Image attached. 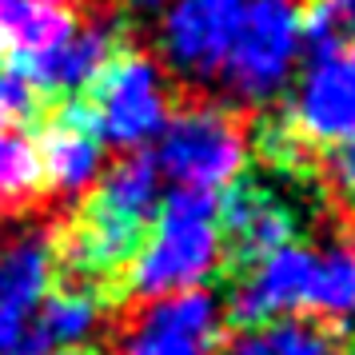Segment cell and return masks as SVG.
Masks as SVG:
<instances>
[{"mask_svg":"<svg viewBox=\"0 0 355 355\" xmlns=\"http://www.w3.org/2000/svg\"><path fill=\"white\" fill-rule=\"evenodd\" d=\"M220 236H224L227 259L252 263L284 243L300 240V208L288 192H279L268 180L240 176L232 188L216 196Z\"/></svg>","mask_w":355,"mask_h":355,"instance_id":"10","label":"cell"},{"mask_svg":"<svg viewBox=\"0 0 355 355\" xmlns=\"http://www.w3.org/2000/svg\"><path fill=\"white\" fill-rule=\"evenodd\" d=\"M76 0H0V52L28 72L76 28Z\"/></svg>","mask_w":355,"mask_h":355,"instance_id":"14","label":"cell"},{"mask_svg":"<svg viewBox=\"0 0 355 355\" xmlns=\"http://www.w3.org/2000/svg\"><path fill=\"white\" fill-rule=\"evenodd\" d=\"M295 148H339L355 136V49L311 56L291 80L288 104L275 116Z\"/></svg>","mask_w":355,"mask_h":355,"instance_id":"6","label":"cell"},{"mask_svg":"<svg viewBox=\"0 0 355 355\" xmlns=\"http://www.w3.org/2000/svg\"><path fill=\"white\" fill-rule=\"evenodd\" d=\"M227 248L220 236L216 196L172 192L160 200V211L148 227L140 252L132 256L124 284L136 300H168L184 291H208V284L224 272Z\"/></svg>","mask_w":355,"mask_h":355,"instance_id":"2","label":"cell"},{"mask_svg":"<svg viewBox=\"0 0 355 355\" xmlns=\"http://www.w3.org/2000/svg\"><path fill=\"white\" fill-rule=\"evenodd\" d=\"M304 52L307 44L300 0H243V17L220 84L236 104L268 108L291 88Z\"/></svg>","mask_w":355,"mask_h":355,"instance_id":"4","label":"cell"},{"mask_svg":"<svg viewBox=\"0 0 355 355\" xmlns=\"http://www.w3.org/2000/svg\"><path fill=\"white\" fill-rule=\"evenodd\" d=\"M331 355H355V352H331Z\"/></svg>","mask_w":355,"mask_h":355,"instance_id":"24","label":"cell"},{"mask_svg":"<svg viewBox=\"0 0 355 355\" xmlns=\"http://www.w3.org/2000/svg\"><path fill=\"white\" fill-rule=\"evenodd\" d=\"M76 108L100 136V144L132 156L156 144V136L164 132L172 116V84L156 56L140 49H120L84 88V100H76Z\"/></svg>","mask_w":355,"mask_h":355,"instance_id":"3","label":"cell"},{"mask_svg":"<svg viewBox=\"0 0 355 355\" xmlns=\"http://www.w3.org/2000/svg\"><path fill=\"white\" fill-rule=\"evenodd\" d=\"M12 64V60H4V52H0V72H4V68Z\"/></svg>","mask_w":355,"mask_h":355,"instance_id":"23","label":"cell"},{"mask_svg":"<svg viewBox=\"0 0 355 355\" xmlns=\"http://www.w3.org/2000/svg\"><path fill=\"white\" fill-rule=\"evenodd\" d=\"M311 268H315V248L304 240L284 243L268 256L243 263L224 304V315L240 327L307 315Z\"/></svg>","mask_w":355,"mask_h":355,"instance_id":"9","label":"cell"},{"mask_svg":"<svg viewBox=\"0 0 355 355\" xmlns=\"http://www.w3.org/2000/svg\"><path fill=\"white\" fill-rule=\"evenodd\" d=\"M224 300L216 291H184L144 304L120 336V355H220Z\"/></svg>","mask_w":355,"mask_h":355,"instance_id":"8","label":"cell"},{"mask_svg":"<svg viewBox=\"0 0 355 355\" xmlns=\"http://www.w3.org/2000/svg\"><path fill=\"white\" fill-rule=\"evenodd\" d=\"M243 17V0H168L160 12V56L176 76L220 80Z\"/></svg>","mask_w":355,"mask_h":355,"instance_id":"7","label":"cell"},{"mask_svg":"<svg viewBox=\"0 0 355 355\" xmlns=\"http://www.w3.org/2000/svg\"><path fill=\"white\" fill-rule=\"evenodd\" d=\"M327 172H331V188H336V196L355 211V136L347 140V144L331 148Z\"/></svg>","mask_w":355,"mask_h":355,"instance_id":"20","label":"cell"},{"mask_svg":"<svg viewBox=\"0 0 355 355\" xmlns=\"http://www.w3.org/2000/svg\"><path fill=\"white\" fill-rule=\"evenodd\" d=\"M160 200L164 180L152 156L132 152L112 164L80 204V216L72 220L68 236L56 243V256L60 263H68L76 284L96 291L100 284L128 272L132 256L140 252L148 227L160 211Z\"/></svg>","mask_w":355,"mask_h":355,"instance_id":"1","label":"cell"},{"mask_svg":"<svg viewBox=\"0 0 355 355\" xmlns=\"http://www.w3.org/2000/svg\"><path fill=\"white\" fill-rule=\"evenodd\" d=\"M120 49H124L120 44V28L112 20H88V24H76L64 44L56 52H49L40 64H33L24 76L33 80L36 96L80 100L84 88L96 80L100 68L108 64Z\"/></svg>","mask_w":355,"mask_h":355,"instance_id":"13","label":"cell"},{"mask_svg":"<svg viewBox=\"0 0 355 355\" xmlns=\"http://www.w3.org/2000/svg\"><path fill=\"white\" fill-rule=\"evenodd\" d=\"M60 256L44 227H24L0 243V355H12L28 339L36 307L52 291Z\"/></svg>","mask_w":355,"mask_h":355,"instance_id":"11","label":"cell"},{"mask_svg":"<svg viewBox=\"0 0 355 355\" xmlns=\"http://www.w3.org/2000/svg\"><path fill=\"white\" fill-rule=\"evenodd\" d=\"M104 304L100 291L84 288V284H68V288H52L44 304L36 307L28 339L17 352L24 355H56V352H76L84 339L100 327Z\"/></svg>","mask_w":355,"mask_h":355,"instance_id":"15","label":"cell"},{"mask_svg":"<svg viewBox=\"0 0 355 355\" xmlns=\"http://www.w3.org/2000/svg\"><path fill=\"white\" fill-rule=\"evenodd\" d=\"M56 355H104V352H84V347H76V352H56Z\"/></svg>","mask_w":355,"mask_h":355,"instance_id":"22","label":"cell"},{"mask_svg":"<svg viewBox=\"0 0 355 355\" xmlns=\"http://www.w3.org/2000/svg\"><path fill=\"white\" fill-rule=\"evenodd\" d=\"M252 140L236 116L220 104L172 108L164 132L156 136V172L172 188L220 196L243 176Z\"/></svg>","mask_w":355,"mask_h":355,"instance_id":"5","label":"cell"},{"mask_svg":"<svg viewBox=\"0 0 355 355\" xmlns=\"http://www.w3.org/2000/svg\"><path fill=\"white\" fill-rule=\"evenodd\" d=\"M331 352L336 347H331L327 327L315 320H307V315L240 327L220 347V355H331Z\"/></svg>","mask_w":355,"mask_h":355,"instance_id":"17","label":"cell"},{"mask_svg":"<svg viewBox=\"0 0 355 355\" xmlns=\"http://www.w3.org/2000/svg\"><path fill=\"white\" fill-rule=\"evenodd\" d=\"M40 188L36 144L20 132V124L0 120V208H12Z\"/></svg>","mask_w":355,"mask_h":355,"instance_id":"18","label":"cell"},{"mask_svg":"<svg viewBox=\"0 0 355 355\" xmlns=\"http://www.w3.org/2000/svg\"><path fill=\"white\" fill-rule=\"evenodd\" d=\"M33 144H36V164H40V184H49L56 192L84 196L104 176V144H100L96 132L88 128L76 100H68L60 116L40 128Z\"/></svg>","mask_w":355,"mask_h":355,"instance_id":"12","label":"cell"},{"mask_svg":"<svg viewBox=\"0 0 355 355\" xmlns=\"http://www.w3.org/2000/svg\"><path fill=\"white\" fill-rule=\"evenodd\" d=\"M307 320L323 327L355 323V240H327L315 248Z\"/></svg>","mask_w":355,"mask_h":355,"instance_id":"16","label":"cell"},{"mask_svg":"<svg viewBox=\"0 0 355 355\" xmlns=\"http://www.w3.org/2000/svg\"><path fill=\"white\" fill-rule=\"evenodd\" d=\"M304 44L311 56L355 49V0H300Z\"/></svg>","mask_w":355,"mask_h":355,"instance_id":"19","label":"cell"},{"mask_svg":"<svg viewBox=\"0 0 355 355\" xmlns=\"http://www.w3.org/2000/svg\"><path fill=\"white\" fill-rule=\"evenodd\" d=\"M116 8H148V4H156V0H112Z\"/></svg>","mask_w":355,"mask_h":355,"instance_id":"21","label":"cell"}]
</instances>
